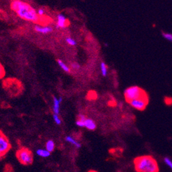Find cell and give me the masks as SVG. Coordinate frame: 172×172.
I'll list each match as a JSON object with an SVG mask.
<instances>
[{
    "label": "cell",
    "instance_id": "cell-1",
    "mask_svg": "<svg viewBox=\"0 0 172 172\" xmlns=\"http://www.w3.org/2000/svg\"><path fill=\"white\" fill-rule=\"evenodd\" d=\"M11 8L20 18L24 20L42 25H46L47 23H49L47 20L51 21L50 18L47 19L45 16L39 17L36 10L21 0H13Z\"/></svg>",
    "mask_w": 172,
    "mask_h": 172
},
{
    "label": "cell",
    "instance_id": "cell-2",
    "mask_svg": "<svg viewBox=\"0 0 172 172\" xmlns=\"http://www.w3.org/2000/svg\"><path fill=\"white\" fill-rule=\"evenodd\" d=\"M135 170L137 172H159L157 161L152 156H141L134 160Z\"/></svg>",
    "mask_w": 172,
    "mask_h": 172
},
{
    "label": "cell",
    "instance_id": "cell-3",
    "mask_svg": "<svg viewBox=\"0 0 172 172\" xmlns=\"http://www.w3.org/2000/svg\"><path fill=\"white\" fill-rule=\"evenodd\" d=\"M2 87L6 93L11 98L20 96L24 91V86L18 79L8 78L2 82Z\"/></svg>",
    "mask_w": 172,
    "mask_h": 172
},
{
    "label": "cell",
    "instance_id": "cell-4",
    "mask_svg": "<svg viewBox=\"0 0 172 172\" xmlns=\"http://www.w3.org/2000/svg\"><path fill=\"white\" fill-rule=\"evenodd\" d=\"M16 158L21 165H30L33 163L34 154L31 150L24 146H21L16 152Z\"/></svg>",
    "mask_w": 172,
    "mask_h": 172
},
{
    "label": "cell",
    "instance_id": "cell-5",
    "mask_svg": "<svg viewBox=\"0 0 172 172\" xmlns=\"http://www.w3.org/2000/svg\"><path fill=\"white\" fill-rule=\"evenodd\" d=\"M145 95V91L137 86H130L124 91V97L128 102Z\"/></svg>",
    "mask_w": 172,
    "mask_h": 172
},
{
    "label": "cell",
    "instance_id": "cell-6",
    "mask_svg": "<svg viewBox=\"0 0 172 172\" xmlns=\"http://www.w3.org/2000/svg\"><path fill=\"white\" fill-rule=\"evenodd\" d=\"M12 149V145L8 137L0 129V161L4 159Z\"/></svg>",
    "mask_w": 172,
    "mask_h": 172
},
{
    "label": "cell",
    "instance_id": "cell-7",
    "mask_svg": "<svg viewBox=\"0 0 172 172\" xmlns=\"http://www.w3.org/2000/svg\"><path fill=\"white\" fill-rule=\"evenodd\" d=\"M132 108L138 110H144L148 104V98L147 95L141 97L138 99H135L128 102Z\"/></svg>",
    "mask_w": 172,
    "mask_h": 172
},
{
    "label": "cell",
    "instance_id": "cell-8",
    "mask_svg": "<svg viewBox=\"0 0 172 172\" xmlns=\"http://www.w3.org/2000/svg\"><path fill=\"white\" fill-rule=\"evenodd\" d=\"M70 25V21L64 15L62 14H59L57 16V23L56 27L58 28H65Z\"/></svg>",
    "mask_w": 172,
    "mask_h": 172
},
{
    "label": "cell",
    "instance_id": "cell-9",
    "mask_svg": "<svg viewBox=\"0 0 172 172\" xmlns=\"http://www.w3.org/2000/svg\"><path fill=\"white\" fill-rule=\"evenodd\" d=\"M34 30L39 33L46 34H49L51 32L53 31V28L50 26H47V25L42 26V25H35L34 27Z\"/></svg>",
    "mask_w": 172,
    "mask_h": 172
},
{
    "label": "cell",
    "instance_id": "cell-10",
    "mask_svg": "<svg viewBox=\"0 0 172 172\" xmlns=\"http://www.w3.org/2000/svg\"><path fill=\"white\" fill-rule=\"evenodd\" d=\"M62 98H57L56 97H54V108H53V110H54V114H58L59 112H60V104L62 102Z\"/></svg>",
    "mask_w": 172,
    "mask_h": 172
},
{
    "label": "cell",
    "instance_id": "cell-11",
    "mask_svg": "<svg viewBox=\"0 0 172 172\" xmlns=\"http://www.w3.org/2000/svg\"><path fill=\"white\" fill-rule=\"evenodd\" d=\"M84 127L87 128L88 130H94L96 128V124L91 119L86 118V119L84 120Z\"/></svg>",
    "mask_w": 172,
    "mask_h": 172
},
{
    "label": "cell",
    "instance_id": "cell-12",
    "mask_svg": "<svg viewBox=\"0 0 172 172\" xmlns=\"http://www.w3.org/2000/svg\"><path fill=\"white\" fill-rule=\"evenodd\" d=\"M86 117L84 114H80L78 115L76 120V125L79 127H84V120L86 119Z\"/></svg>",
    "mask_w": 172,
    "mask_h": 172
},
{
    "label": "cell",
    "instance_id": "cell-13",
    "mask_svg": "<svg viewBox=\"0 0 172 172\" xmlns=\"http://www.w3.org/2000/svg\"><path fill=\"white\" fill-rule=\"evenodd\" d=\"M65 140H66L67 141H68L69 143H72V145H74V146H76L77 148H80L81 147V145L80 143H78V141H76V139H74V138L72 137L71 136H67L66 137H65Z\"/></svg>",
    "mask_w": 172,
    "mask_h": 172
},
{
    "label": "cell",
    "instance_id": "cell-14",
    "mask_svg": "<svg viewBox=\"0 0 172 172\" xmlns=\"http://www.w3.org/2000/svg\"><path fill=\"white\" fill-rule=\"evenodd\" d=\"M57 62H58L59 66H60V68L62 69V70L64 71V72H67V73H70L71 72V68H70V67H69L67 65H65L62 60H60V59H58V60H57Z\"/></svg>",
    "mask_w": 172,
    "mask_h": 172
},
{
    "label": "cell",
    "instance_id": "cell-15",
    "mask_svg": "<svg viewBox=\"0 0 172 172\" xmlns=\"http://www.w3.org/2000/svg\"><path fill=\"white\" fill-rule=\"evenodd\" d=\"M37 155L41 157H48L50 156L51 152L47 151V150H43V149H39L37 151Z\"/></svg>",
    "mask_w": 172,
    "mask_h": 172
},
{
    "label": "cell",
    "instance_id": "cell-16",
    "mask_svg": "<svg viewBox=\"0 0 172 172\" xmlns=\"http://www.w3.org/2000/svg\"><path fill=\"white\" fill-rule=\"evenodd\" d=\"M100 68H101V72L103 76H106L108 74V66L104 62H102L100 65Z\"/></svg>",
    "mask_w": 172,
    "mask_h": 172
},
{
    "label": "cell",
    "instance_id": "cell-17",
    "mask_svg": "<svg viewBox=\"0 0 172 172\" xmlns=\"http://www.w3.org/2000/svg\"><path fill=\"white\" fill-rule=\"evenodd\" d=\"M54 148H55V144L54 143V141H51V140H49V141L46 143V150L49 152H51L54 151Z\"/></svg>",
    "mask_w": 172,
    "mask_h": 172
},
{
    "label": "cell",
    "instance_id": "cell-18",
    "mask_svg": "<svg viewBox=\"0 0 172 172\" xmlns=\"http://www.w3.org/2000/svg\"><path fill=\"white\" fill-rule=\"evenodd\" d=\"M98 98V95H97L95 91H91L86 95V99L88 100H95Z\"/></svg>",
    "mask_w": 172,
    "mask_h": 172
},
{
    "label": "cell",
    "instance_id": "cell-19",
    "mask_svg": "<svg viewBox=\"0 0 172 172\" xmlns=\"http://www.w3.org/2000/svg\"><path fill=\"white\" fill-rule=\"evenodd\" d=\"M3 172H14L13 166L10 163H6L4 167Z\"/></svg>",
    "mask_w": 172,
    "mask_h": 172
},
{
    "label": "cell",
    "instance_id": "cell-20",
    "mask_svg": "<svg viewBox=\"0 0 172 172\" xmlns=\"http://www.w3.org/2000/svg\"><path fill=\"white\" fill-rule=\"evenodd\" d=\"M162 35L165 39L166 40L171 41L172 42V34L171 33H167V32H162Z\"/></svg>",
    "mask_w": 172,
    "mask_h": 172
},
{
    "label": "cell",
    "instance_id": "cell-21",
    "mask_svg": "<svg viewBox=\"0 0 172 172\" xmlns=\"http://www.w3.org/2000/svg\"><path fill=\"white\" fill-rule=\"evenodd\" d=\"M5 75H6V71H5L4 67L2 64L0 62V79H2L4 78Z\"/></svg>",
    "mask_w": 172,
    "mask_h": 172
},
{
    "label": "cell",
    "instance_id": "cell-22",
    "mask_svg": "<svg viewBox=\"0 0 172 172\" xmlns=\"http://www.w3.org/2000/svg\"><path fill=\"white\" fill-rule=\"evenodd\" d=\"M66 42L70 45H72V46H75V45H76V41H75L74 39L70 38V37H67V38H66Z\"/></svg>",
    "mask_w": 172,
    "mask_h": 172
},
{
    "label": "cell",
    "instance_id": "cell-23",
    "mask_svg": "<svg viewBox=\"0 0 172 172\" xmlns=\"http://www.w3.org/2000/svg\"><path fill=\"white\" fill-rule=\"evenodd\" d=\"M164 162H165V163L170 168V169H172V160H171L168 157H165V159H164Z\"/></svg>",
    "mask_w": 172,
    "mask_h": 172
},
{
    "label": "cell",
    "instance_id": "cell-24",
    "mask_svg": "<svg viewBox=\"0 0 172 172\" xmlns=\"http://www.w3.org/2000/svg\"><path fill=\"white\" fill-rule=\"evenodd\" d=\"M53 117H54V121L56 122V124H58V125H60L61 124V119L59 117L58 114H53Z\"/></svg>",
    "mask_w": 172,
    "mask_h": 172
},
{
    "label": "cell",
    "instance_id": "cell-25",
    "mask_svg": "<svg viewBox=\"0 0 172 172\" xmlns=\"http://www.w3.org/2000/svg\"><path fill=\"white\" fill-rule=\"evenodd\" d=\"M71 68L73 69V70L75 71L78 70L79 69H80V65L77 62H74L71 65Z\"/></svg>",
    "mask_w": 172,
    "mask_h": 172
},
{
    "label": "cell",
    "instance_id": "cell-26",
    "mask_svg": "<svg viewBox=\"0 0 172 172\" xmlns=\"http://www.w3.org/2000/svg\"><path fill=\"white\" fill-rule=\"evenodd\" d=\"M1 107L2 108H10L11 107V105L8 104V103L6 102H3L1 104Z\"/></svg>",
    "mask_w": 172,
    "mask_h": 172
},
{
    "label": "cell",
    "instance_id": "cell-27",
    "mask_svg": "<svg viewBox=\"0 0 172 172\" xmlns=\"http://www.w3.org/2000/svg\"><path fill=\"white\" fill-rule=\"evenodd\" d=\"M37 13H38L39 17H43V16H45V11L43 9H39L38 12H37Z\"/></svg>",
    "mask_w": 172,
    "mask_h": 172
},
{
    "label": "cell",
    "instance_id": "cell-28",
    "mask_svg": "<svg viewBox=\"0 0 172 172\" xmlns=\"http://www.w3.org/2000/svg\"><path fill=\"white\" fill-rule=\"evenodd\" d=\"M88 172H98V171H95V170H90V171H88Z\"/></svg>",
    "mask_w": 172,
    "mask_h": 172
}]
</instances>
